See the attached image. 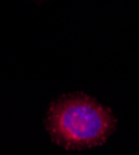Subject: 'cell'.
<instances>
[{
	"label": "cell",
	"instance_id": "6da1fadb",
	"mask_svg": "<svg viewBox=\"0 0 139 155\" xmlns=\"http://www.w3.org/2000/svg\"><path fill=\"white\" fill-rule=\"evenodd\" d=\"M112 110L84 94L67 93L50 104L45 128L55 144L66 150H83L103 145L116 130Z\"/></svg>",
	"mask_w": 139,
	"mask_h": 155
}]
</instances>
